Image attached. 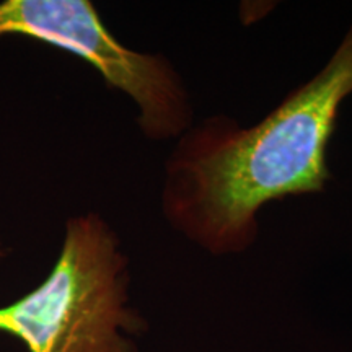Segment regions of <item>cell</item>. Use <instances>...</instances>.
Here are the masks:
<instances>
[{"label": "cell", "mask_w": 352, "mask_h": 352, "mask_svg": "<svg viewBox=\"0 0 352 352\" xmlns=\"http://www.w3.org/2000/svg\"><path fill=\"white\" fill-rule=\"evenodd\" d=\"M352 94V23L328 63L256 124L226 114L192 124L165 162L160 206L175 232L212 256L248 252L258 210L324 191L328 145Z\"/></svg>", "instance_id": "cell-1"}, {"label": "cell", "mask_w": 352, "mask_h": 352, "mask_svg": "<svg viewBox=\"0 0 352 352\" xmlns=\"http://www.w3.org/2000/svg\"><path fill=\"white\" fill-rule=\"evenodd\" d=\"M129 280L111 226L95 212L74 215L46 279L0 307V333L28 352H139L147 321L131 305Z\"/></svg>", "instance_id": "cell-2"}, {"label": "cell", "mask_w": 352, "mask_h": 352, "mask_svg": "<svg viewBox=\"0 0 352 352\" xmlns=\"http://www.w3.org/2000/svg\"><path fill=\"white\" fill-rule=\"evenodd\" d=\"M2 36L38 39L94 65L108 87L134 101L147 139H178L195 124L191 96L171 60L118 41L88 0H3Z\"/></svg>", "instance_id": "cell-3"}, {"label": "cell", "mask_w": 352, "mask_h": 352, "mask_svg": "<svg viewBox=\"0 0 352 352\" xmlns=\"http://www.w3.org/2000/svg\"><path fill=\"white\" fill-rule=\"evenodd\" d=\"M7 253H8V250H7L6 243H3V241L0 240V261H2V259L7 256Z\"/></svg>", "instance_id": "cell-4"}]
</instances>
